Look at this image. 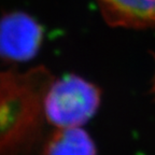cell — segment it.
Segmentation results:
<instances>
[{"mask_svg": "<svg viewBox=\"0 0 155 155\" xmlns=\"http://www.w3.org/2000/svg\"><path fill=\"white\" fill-rule=\"evenodd\" d=\"M106 21L128 28L155 27V0H97Z\"/></svg>", "mask_w": 155, "mask_h": 155, "instance_id": "obj_4", "label": "cell"}, {"mask_svg": "<svg viewBox=\"0 0 155 155\" xmlns=\"http://www.w3.org/2000/svg\"><path fill=\"white\" fill-rule=\"evenodd\" d=\"M100 102L96 86L69 74L51 84L44 95L43 109L48 121L58 128L80 127L92 119Z\"/></svg>", "mask_w": 155, "mask_h": 155, "instance_id": "obj_2", "label": "cell"}, {"mask_svg": "<svg viewBox=\"0 0 155 155\" xmlns=\"http://www.w3.org/2000/svg\"><path fill=\"white\" fill-rule=\"evenodd\" d=\"M43 39L41 25L24 12H11L0 18V58L10 61H30Z\"/></svg>", "mask_w": 155, "mask_h": 155, "instance_id": "obj_3", "label": "cell"}, {"mask_svg": "<svg viewBox=\"0 0 155 155\" xmlns=\"http://www.w3.org/2000/svg\"><path fill=\"white\" fill-rule=\"evenodd\" d=\"M154 93H155V80H154Z\"/></svg>", "mask_w": 155, "mask_h": 155, "instance_id": "obj_6", "label": "cell"}, {"mask_svg": "<svg viewBox=\"0 0 155 155\" xmlns=\"http://www.w3.org/2000/svg\"><path fill=\"white\" fill-rule=\"evenodd\" d=\"M48 72L0 71V155H22L38 130Z\"/></svg>", "mask_w": 155, "mask_h": 155, "instance_id": "obj_1", "label": "cell"}, {"mask_svg": "<svg viewBox=\"0 0 155 155\" xmlns=\"http://www.w3.org/2000/svg\"><path fill=\"white\" fill-rule=\"evenodd\" d=\"M46 155H96L90 135L80 127L59 129L48 141Z\"/></svg>", "mask_w": 155, "mask_h": 155, "instance_id": "obj_5", "label": "cell"}]
</instances>
